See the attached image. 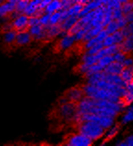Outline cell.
<instances>
[{
	"label": "cell",
	"mask_w": 133,
	"mask_h": 146,
	"mask_svg": "<svg viewBox=\"0 0 133 146\" xmlns=\"http://www.w3.org/2000/svg\"><path fill=\"white\" fill-rule=\"evenodd\" d=\"M118 46H119V50H121V51H123L124 53H126L128 55L133 49V36H132V34L131 35H128L127 37H125L124 40L118 44Z\"/></svg>",
	"instance_id": "obj_12"
},
{
	"label": "cell",
	"mask_w": 133,
	"mask_h": 146,
	"mask_svg": "<svg viewBox=\"0 0 133 146\" xmlns=\"http://www.w3.org/2000/svg\"><path fill=\"white\" fill-rule=\"evenodd\" d=\"M120 30H121V32H122L123 35L125 37H127L128 35H131V34H132V31H133V24H132V22H130V23H128L126 26L124 27V28L120 29Z\"/></svg>",
	"instance_id": "obj_34"
},
{
	"label": "cell",
	"mask_w": 133,
	"mask_h": 146,
	"mask_svg": "<svg viewBox=\"0 0 133 146\" xmlns=\"http://www.w3.org/2000/svg\"><path fill=\"white\" fill-rule=\"evenodd\" d=\"M103 47H104L103 43L100 42V43H97L96 44H94L93 46H92L91 48L85 50V54H87V55H94V54L99 52Z\"/></svg>",
	"instance_id": "obj_27"
},
{
	"label": "cell",
	"mask_w": 133,
	"mask_h": 146,
	"mask_svg": "<svg viewBox=\"0 0 133 146\" xmlns=\"http://www.w3.org/2000/svg\"><path fill=\"white\" fill-rule=\"evenodd\" d=\"M117 145L120 146H132L133 145V136L128 135L126 139H124L123 141H119L118 143H116Z\"/></svg>",
	"instance_id": "obj_36"
},
{
	"label": "cell",
	"mask_w": 133,
	"mask_h": 146,
	"mask_svg": "<svg viewBox=\"0 0 133 146\" xmlns=\"http://www.w3.org/2000/svg\"><path fill=\"white\" fill-rule=\"evenodd\" d=\"M124 18L126 19V21L128 22V23H130V22L133 21V13L130 12V13H128V14H125Z\"/></svg>",
	"instance_id": "obj_44"
},
{
	"label": "cell",
	"mask_w": 133,
	"mask_h": 146,
	"mask_svg": "<svg viewBox=\"0 0 133 146\" xmlns=\"http://www.w3.org/2000/svg\"><path fill=\"white\" fill-rule=\"evenodd\" d=\"M6 1H7V2H10V3H12V4H16L19 0H6Z\"/></svg>",
	"instance_id": "obj_45"
},
{
	"label": "cell",
	"mask_w": 133,
	"mask_h": 146,
	"mask_svg": "<svg viewBox=\"0 0 133 146\" xmlns=\"http://www.w3.org/2000/svg\"><path fill=\"white\" fill-rule=\"evenodd\" d=\"M11 27L17 32L25 31L29 28V17L24 13L18 14L10 22Z\"/></svg>",
	"instance_id": "obj_5"
},
{
	"label": "cell",
	"mask_w": 133,
	"mask_h": 146,
	"mask_svg": "<svg viewBox=\"0 0 133 146\" xmlns=\"http://www.w3.org/2000/svg\"><path fill=\"white\" fill-rule=\"evenodd\" d=\"M127 56H128V54L124 53L123 51H121V50H118V51L112 56L113 61H116V62H118V63H123V61L127 57Z\"/></svg>",
	"instance_id": "obj_26"
},
{
	"label": "cell",
	"mask_w": 133,
	"mask_h": 146,
	"mask_svg": "<svg viewBox=\"0 0 133 146\" xmlns=\"http://www.w3.org/2000/svg\"><path fill=\"white\" fill-rule=\"evenodd\" d=\"M60 23H61V10L56 11V12L50 14L49 25H56Z\"/></svg>",
	"instance_id": "obj_22"
},
{
	"label": "cell",
	"mask_w": 133,
	"mask_h": 146,
	"mask_svg": "<svg viewBox=\"0 0 133 146\" xmlns=\"http://www.w3.org/2000/svg\"><path fill=\"white\" fill-rule=\"evenodd\" d=\"M120 9H121V10H122V12H123L124 15H125V14L130 13V12H132L133 4H132V2H131V0H130V1H127V2H125V3H122V4H121Z\"/></svg>",
	"instance_id": "obj_29"
},
{
	"label": "cell",
	"mask_w": 133,
	"mask_h": 146,
	"mask_svg": "<svg viewBox=\"0 0 133 146\" xmlns=\"http://www.w3.org/2000/svg\"><path fill=\"white\" fill-rule=\"evenodd\" d=\"M30 0H19V1L15 4V11L19 14L24 13V10L27 7Z\"/></svg>",
	"instance_id": "obj_23"
},
{
	"label": "cell",
	"mask_w": 133,
	"mask_h": 146,
	"mask_svg": "<svg viewBox=\"0 0 133 146\" xmlns=\"http://www.w3.org/2000/svg\"><path fill=\"white\" fill-rule=\"evenodd\" d=\"M112 37H113V39H114V42H115V44H119L121 42H122L124 40V38L125 36L123 35V33L122 32H121V30H118V31H116V32H115L114 33L111 34Z\"/></svg>",
	"instance_id": "obj_30"
},
{
	"label": "cell",
	"mask_w": 133,
	"mask_h": 146,
	"mask_svg": "<svg viewBox=\"0 0 133 146\" xmlns=\"http://www.w3.org/2000/svg\"><path fill=\"white\" fill-rule=\"evenodd\" d=\"M13 11H15V4L7 2L6 0L0 3V19L9 17Z\"/></svg>",
	"instance_id": "obj_11"
},
{
	"label": "cell",
	"mask_w": 133,
	"mask_h": 146,
	"mask_svg": "<svg viewBox=\"0 0 133 146\" xmlns=\"http://www.w3.org/2000/svg\"><path fill=\"white\" fill-rule=\"evenodd\" d=\"M17 35V31L14 29H9L7 31H4L3 33V41L7 44H12L15 43Z\"/></svg>",
	"instance_id": "obj_14"
},
{
	"label": "cell",
	"mask_w": 133,
	"mask_h": 146,
	"mask_svg": "<svg viewBox=\"0 0 133 146\" xmlns=\"http://www.w3.org/2000/svg\"><path fill=\"white\" fill-rule=\"evenodd\" d=\"M76 44V40L73 34H70L68 33H66L61 37L58 44V47L61 51H67V50L71 49Z\"/></svg>",
	"instance_id": "obj_6"
},
{
	"label": "cell",
	"mask_w": 133,
	"mask_h": 146,
	"mask_svg": "<svg viewBox=\"0 0 133 146\" xmlns=\"http://www.w3.org/2000/svg\"><path fill=\"white\" fill-rule=\"evenodd\" d=\"M49 20H50V14L44 12L43 14L39 17V22L42 26H48L49 25Z\"/></svg>",
	"instance_id": "obj_33"
},
{
	"label": "cell",
	"mask_w": 133,
	"mask_h": 146,
	"mask_svg": "<svg viewBox=\"0 0 133 146\" xmlns=\"http://www.w3.org/2000/svg\"><path fill=\"white\" fill-rule=\"evenodd\" d=\"M58 114L63 119L74 120L76 114H77V105L72 102L63 103L59 106Z\"/></svg>",
	"instance_id": "obj_3"
},
{
	"label": "cell",
	"mask_w": 133,
	"mask_h": 146,
	"mask_svg": "<svg viewBox=\"0 0 133 146\" xmlns=\"http://www.w3.org/2000/svg\"><path fill=\"white\" fill-rule=\"evenodd\" d=\"M30 34L32 35V39L35 41H44L46 39V34H45L44 27L42 26L41 24L30 26L27 29Z\"/></svg>",
	"instance_id": "obj_8"
},
{
	"label": "cell",
	"mask_w": 133,
	"mask_h": 146,
	"mask_svg": "<svg viewBox=\"0 0 133 146\" xmlns=\"http://www.w3.org/2000/svg\"><path fill=\"white\" fill-rule=\"evenodd\" d=\"M38 10H39V5L36 4L33 0H30L27 7H26V9L24 10V14L27 15L28 17L34 16Z\"/></svg>",
	"instance_id": "obj_18"
},
{
	"label": "cell",
	"mask_w": 133,
	"mask_h": 146,
	"mask_svg": "<svg viewBox=\"0 0 133 146\" xmlns=\"http://www.w3.org/2000/svg\"><path fill=\"white\" fill-rule=\"evenodd\" d=\"M82 91L84 93V96L96 99V100H109L113 102H118L121 101L119 97H117L115 94L110 92L104 88H99L93 84L87 83L84 84L82 87Z\"/></svg>",
	"instance_id": "obj_1"
},
{
	"label": "cell",
	"mask_w": 133,
	"mask_h": 146,
	"mask_svg": "<svg viewBox=\"0 0 133 146\" xmlns=\"http://www.w3.org/2000/svg\"><path fill=\"white\" fill-rule=\"evenodd\" d=\"M123 66L124 68H131L133 66V59L130 56H127V57L123 61Z\"/></svg>",
	"instance_id": "obj_40"
},
{
	"label": "cell",
	"mask_w": 133,
	"mask_h": 146,
	"mask_svg": "<svg viewBox=\"0 0 133 146\" xmlns=\"http://www.w3.org/2000/svg\"><path fill=\"white\" fill-rule=\"evenodd\" d=\"M119 126L116 125V124H114L112 125L110 128H108L107 129H105V134H104V137L105 139V141H111L112 139H114L117 133L119 131Z\"/></svg>",
	"instance_id": "obj_16"
},
{
	"label": "cell",
	"mask_w": 133,
	"mask_h": 146,
	"mask_svg": "<svg viewBox=\"0 0 133 146\" xmlns=\"http://www.w3.org/2000/svg\"><path fill=\"white\" fill-rule=\"evenodd\" d=\"M120 78L122 79L126 83L133 82V70L131 68H124L122 71L120 72Z\"/></svg>",
	"instance_id": "obj_19"
},
{
	"label": "cell",
	"mask_w": 133,
	"mask_h": 146,
	"mask_svg": "<svg viewBox=\"0 0 133 146\" xmlns=\"http://www.w3.org/2000/svg\"><path fill=\"white\" fill-rule=\"evenodd\" d=\"M113 61V56H108V55H105L104 56H102L101 58L98 60V64L100 65V66L104 68V70H105V68L108 66V65L111 63Z\"/></svg>",
	"instance_id": "obj_25"
},
{
	"label": "cell",
	"mask_w": 133,
	"mask_h": 146,
	"mask_svg": "<svg viewBox=\"0 0 133 146\" xmlns=\"http://www.w3.org/2000/svg\"><path fill=\"white\" fill-rule=\"evenodd\" d=\"M97 43H100V41L97 38V36H94L93 38H91L90 40L84 42V44H83V48H84V50H87V49L91 48L92 46H93V45L96 44Z\"/></svg>",
	"instance_id": "obj_32"
},
{
	"label": "cell",
	"mask_w": 133,
	"mask_h": 146,
	"mask_svg": "<svg viewBox=\"0 0 133 146\" xmlns=\"http://www.w3.org/2000/svg\"><path fill=\"white\" fill-rule=\"evenodd\" d=\"M104 29L105 30V32L107 33V34H112L115 32H116V31L120 30L118 25H117V23H116V21H115V20H112Z\"/></svg>",
	"instance_id": "obj_24"
},
{
	"label": "cell",
	"mask_w": 133,
	"mask_h": 146,
	"mask_svg": "<svg viewBox=\"0 0 133 146\" xmlns=\"http://www.w3.org/2000/svg\"><path fill=\"white\" fill-rule=\"evenodd\" d=\"M45 34H46V39H51L59 35H64L66 33L63 32L59 24L56 25H48L44 27Z\"/></svg>",
	"instance_id": "obj_10"
},
{
	"label": "cell",
	"mask_w": 133,
	"mask_h": 146,
	"mask_svg": "<svg viewBox=\"0 0 133 146\" xmlns=\"http://www.w3.org/2000/svg\"><path fill=\"white\" fill-rule=\"evenodd\" d=\"M102 43H103V45H104V47L110 46V45H112V44H116L111 34H108V35L106 36L104 40H103Z\"/></svg>",
	"instance_id": "obj_37"
},
{
	"label": "cell",
	"mask_w": 133,
	"mask_h": 146,
	"mask_svg": "<svg viewBox=\"0 0 133 146\" xmlns=\"http://www.w3.org/2000/svg\"><path fill=\"white\" fill-rule=\"evenodd\" d=\"M61 2V10H67L73 5V0H60Z\"/></svg>",
	"instance_id": "obj_38"
},
{
	"label": "cell",
	"mask_w": 133,
	"mask_h": 146,
	"mask_svg": "<svg viewBox=\"0 0 133 146\" xmlns=\"http://www.w3.org/2000/svg\"><path fill=\"white\" fill-rule=\"evenodd\" d=\"M83 5L81 3H74L69 9H67V14L68 17L70 16H75V17H78L79 13L81 12V10L82 9Z\"/></svg>",
	"instance_id": "obj_20"
},
{
	"label": "cell",
	"mask_w": 133,
	"mask_h": 146,
	"mask_svg": "<svg viewBox=\"0 0 133 146\" xmlns=\"http://www.w3.org/2000/svg\"><path fill=\"white\" fill-rule=\"evenodd\" d=\"M78 20H79L78 17L70 16V17H67V19H65V20H64L59 25H60V27H61V29H62L63 32L67 33L68 31L70 30L71 27L78 21Z\"/></svg>",
	"instance_id": "obj_15"
},
{
	"label": "cell",
	"mask_w": 133,
	"mask_h": 146,
	"mask_svg": "<svg viewBox=\"0 0 133 146\" xmlns=\"http://www.w3.org/2000/svg\"><path fill=\"white\" fill-rule=\"evenodd\" d=\"M83 97H84V93L82 91V88L79 86L71 88L65 94V98L67 99V102H72L75 104L81 101Z\"/></svg>",
	"instance_id": "obj_7"
},
{
	"label": "cell",
	"mask_w": 133,
	"mask_h": 146,
	"mask_svg": "<svg viewBox=\"0 0 133 146\" xmlns=\"http://www.w3.org/2000/svg\"><path fill=\"white\" fill-rule=\"evenodd\" d=\"M123 68H124V66H123L122 63H118V62H116V61H112V62L105 68V71L109 73V74L119 75Z\"/></svg>",
	"instance_id": "obj_13"
},
{
	"label": "cell",
	"mask_w": 133,
	"mask_h": 146,
	"mask_svg": "<svg viewBox=\"0 0 133 146\" xmlns=\"http://www.w3.org/2000/svg\"><path fill=\"white\" fill-rule=\"evenodd\" d=\"M93 141L83 134L77 132L70 134L66 140V145L68 146H91Z\"/></svg>",
	"instance_id": "obj_4"
},
{
	"label": "cell",
	"mask_w": 133,
	"mask_h": 146,
	"mask_svg": "<svg viewBox=\"0 0 133 146\" xmlns=\"http://www.w3.org/2000/svg\"><path fill=\"white\" fill-rule=\"evenodd\" d=\"M124 16V14L122 12V10H121L120 7H117V9H112V19L113 20H118V19L122 18Z\"/></svg>",
	"instance_id": "obj_35"
},
{
	"label": "cell",
	"mask_w": 133,
	"mask_h": 146,
	"mask_svg": "<svg viewBox=\"0 0 133 146\" xmlns=\"http://www.w3.org/2000/svg\"><path fill=\"white\" fill-rule=\"evenodd\" d=\"M59 10H61V2H60V0H52L48 5L44 7V12L52 14L56 12V11H59Z\"/></svg>",
	"instance_id": "obj_17"
},
{
	"label": "cell",
	"mask_w": 133,
	"mask_h": 146,
	"mask_svg": "<svg viewBox=\"0 0 133 146\" xmlns=\"http://www.w3.org/2000/svg\"><path fill=\"white\" fill-rule=\"evenodd\" d=\"M121 101L123 102L125 106H130L131 103L133 102V93L126 91V93L123 95V97L121 98Z\"/></svg>",
	"instance_id": "obj_28"
},
{
	"label": "cell",
	"mask_w": 133,
	"mask_h": 146,
	"mask_svg": "<svg viewBox=\"0 0 133 146\" xmlns=\"http://www.w3.org/2000/svg\"><path fill=\"white\" fill-rule=\"evenodd\" d=\"M51 1H52V0H42L41 3H40V5H39V9H41V10H43V11H44V7H46Z\"/></svg>",
	"instance_id": "obj_43"
},
{
	"label": "cell",
	"mask_w": 133,
	"mask_h": 146,
	"mask_svg": "<svg viewBox=\"0 0 133 146\" xmlns=\"http://www.w3.org/2000/svg\"><path fill=\"white\" fill-rule=\"evenodd\" d=\"M37 24H40L39 17H37V16L29 17V27L30 26H33V25H37Z\"/></svg>",
	"instance_id": "obj_41"
},
{
	"label": "cell",
	"mask_w": 133,
	"mask_h": 146,
	"mask_svg": "<svg viewBox=\"0 0 133 146\" xmlns=\"http://www.w3.org/2000/svg\"><path fill=\"white\" fill-rule=\"evenodd\" d=\"M87 31H88V30H87L85 27H82L81 30H79L75 34H73L74 37H75L76 43H79V42H82V39H83V37H84V35H85V33H86Z\"/></svg>",
	"instance_id": "obj_31"
},
{
	"label": "cell",
	"mask_w": 133,
	"mask_h": 146,
	"mask_svg": "<svg viewBox=\"0 0 133 146\" xmlns=\"http://www.w3.org/2000/svg\"><path fill=\"white\" fill-rule=\"evenodd\" d=\"M32 40V37L28 32V30L21 31V32H17L15 44L18 45H21V46H24V45H27L31 43Z\"/></svg>",
	"instance_id": "obj_9"
},
{
	"label": "cell",
	"mask_w": 133,
	"mask_h": 146,
	"mask_svg": "<svg viewBox=\"0 0 133 146\" xmlns=\"http://www.w3.org/2000/svg\"><path fill=\"white\" fill-rule=\"evenodd\" d=\"M105 131V129L93 121L85 120L78 123V132L90 138L93 141H96L104 138Z\"/></svg>",
	"instance_id": "obj_2"
},
{
	"label": "cell",
	"mask_w": 133,
	"mask_h": 146,
	"mask_svg": "<svg viewBox=\"0 0 133 146\" xmlns=\"http://www.w3.org/2000/svg\"><path fill=\"white\" fill-rule=\"evenodd\" d=\"M5 0H0V3H2V2H4Z\"/></svg>",
	"instance_id": "obj_46"
},
{
	"label": "cell",
	"mask_w": 133,
	"mask_h": 146,
	"mask_svg": "<svg viewBox=\"0 0 133 146\" xmlns=\"http://www.w3.org/2000/svg\"><path fill=\"white\" fill-rule=\"evenodd\" d=\"M133 120V108L130 106L125 111L124 115L121 118V124L122 125H127L128 123H130Z\"/></svg>",
	"instance_id": "obj_21"
},
{
	"label": "cell",
	"mask_w": 133,
	"mask_h": 146,
	"mask_svg": "<svg viewBox=\"0 0 133 146\" xmlns=\"http://www.w3.org/2000/svg\"><path fill=\"white\" fill-rule=\"evenodd\" d=\"M116 23H117V25H118L119 29H122V28H124V27L128 23V22L126 21V19H125L124 16H123L122 18H120V19H118V20H116Z\"/></svg>",
	"instance_id": "obj_42"
},
{
	"label": "cell",
	"mask_w": 133,
	"mask_h": 146,
	"mask_svg": "<svg viewBox=\"0 0 133 146\" xmlns=\"http://www.w3.org/2000/svg\"><path fill=\"white\" fill-rule=\"evenodd\" d=\"M89 65H87V64H85V63H83V62H81V64L79 65V66L77 68V70L79 72V73H81V74H86V72L88 71V70H89Z\"/></svg>",
	"instance_id": "obj_39"
}]
</instances>
